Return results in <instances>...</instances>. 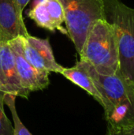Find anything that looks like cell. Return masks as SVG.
I'll use <instances>...</instances> for the list:
<instances>
[{
    "instance_id": "6da1fadb",
    "label": "cell",
    "mask_w": 134,
    "mask_h": 135,
    "mask_svg": "<svg viewBox=\"0 0 134 135\" xmlns=\"http://www.w3.org/2000/svg\"><path fill=\"white\" fill-rule=\"evenodd\" d=\"M79 55L80 61L88 63L101 74L112 75L119 70L118 48L115 31L106 19L94 23Z\"/></svg>"
},
{
    "instance_id": "7a4b0ae2",
    "label": "cell",
    "mask_w": 134,
    "mask_h": 135,
    "mask_svg": "<svg viewBox=\"0 0 134 135\" xmlns=\"http://www.w3.org/2000/svg\"><path fill=\"white\" fill-rule=\"evenodd\" d=\"M105 19L112 25L118 48L119 72L134 87V9L121 0H103Z\"/></svg>"
},
{
    "instance_id": "3957f363",
    "label": "cell",
    "mask_w": 134,
    "mask_h": 135,
    "mask_svg": "<svg viewBox=\"0 0 134 135\" xmlns=\"http://www.w3.org/2000/svg\"><path fill=\"white\" fill-rule=\"evenodd\" d=\"M62 4L70 39L78 54L96 21L105 19L103 0H58Z\"/></svg>"
},
{
    "instance_id": "277c9868",
    "label": "cell",
    "mask_w": 134,
    "mask_h": 135,
    "mask_svg": "<svg viewBox=\"0 0 134 135\" xmlns=\"http://www.w3.org/2000/svg\"><path fill=\"white\" fill-rule=\"evenodd\" d=\"M82 63L103 98L105 118L116 106L134 107V87L126 81L119 70L115 74L105 75L98 73L88 63L85 62Z\"/></svg>"
},
{
    "instance_id": "5b68a950",
    "label": "cell",
    "mask_w": 134,
    "mask_h": 135,
    "mask_svg": "<svg viewBox=\"0 0 134 135\" xmlns=\"http://www.w3.org/2000/svg\"><path fill=\"white\" fill-rule=\"evenodd\" d=\"M13 51L15 66L21 86L29 93L47 89L50 84L49 74L32 66L24 58L21 36L9 42Z\"/></svg>"
},
{
    "instance_id": "8992f818",
    "label": "cell",
    "mask_w": 134,
    "mask_h": 135,
    "mask_svg": "<svg viewBox=\"0 0 134 135\" xmlns=\"http://www.w3.org/2000/svg\"><path fill=\"white\" fill-rule=\"evenodd\" d=\"M23 53L26 60L36 69L48 73H61L63 66L59 65L54 56L49 39L32 36H21Z\"/></svg>"
},
{
    "instance_id": "52a82bcc",
    "label": "cell",
    "mask_w": 134,
    "mask_h": 135,
    "mask_svg": "<svg viewBox=\"0 0 134 135\" xmlns=\"http://www.w3.org/2000/svg\"><path fill=\"white\" fill-rule=\"evenodd\" d=\"M27 16L38 27L54 32L55 30L68 35L66 28L62 26L65 22L64 11L58 0H36Z\"/></svg>"
},
{
    "instance_id": "ba28073f",
    "label": "cell",
    "mask_w": 134,
    "mask_h": 135,
    "mask_svg": "<svg viewBox=\"0 0 134 135\" xmlns=\"http://www.w3.org/2000/svg\"><path fill=\"white\" fill-rule=\"evenodd\" d=\"M0 91L25 99L30 93L21 85L9 43H0Z\"/></svg>"
},
{
    "instance_id": "9c48e42d",
    "label": "cell",
    "mask_w": 134,
    "mask_h": 135,
    "mask_svg": "<svg viewBox=\"0 0 134 135\" xmlns=\"http://www.w3.org/2000/svg\"><path fill=\"white\" fill-rule=\"evenodd\" d=\"M28 35L22 13L14 0H0V43H9Z\"/></svg>"
},
{
    "instance_id": "30bf717a",
    "label": "cell",
    "mask_w": 134,
    "mask_h": 135,
    "mask_svg": "<svg viewBox=\"0 0 134 135\" xmlns=\"http://www.w3.org/2000/svg\"><path fill=\"white\" fill-rule=\"evenodd\" d=\"M60 74L76 85L83 89L89 95H91L102 107L103 106V98L96 89L92 78L85 70L82 62H77L74 66L70 68L63 67Z\"/></svg>"
},
{
    "instance_id": "8fae6325",
    "label": "cell",
    "mask_w": 134,
    "mask_h": 135,
    "mask_svg": "<svg viewBox=\"0 0 134 135\" xmlns=\"http://www.w3.org/2000/svg\"><path fill=\"white\" fill-rule=\"evenodd\" d=\"M16 97L17 96L12 95L6 93L5 99H4V103L7 104L9 109L10 110V112L12 114L13 120V135H32L28 130L24 127V125L22 123L21 120L20 119L18 114L17 112L16 109Z\"/></svg>"
},
{
    "instance_id": "7c38bea8",
    "label": "cell",
    "mask_w": 134,
    "mask_h": 135,
    "mask_svg": "<svg viewBox=\"0 0 134 135\" xmlns=\"http://www.w3.org/2000/svg\"><path fill=\"white\" fill-rule=\"evenodd\" d=\"M6 93L0 91V135H13V127L4 112Z\"/></svg>"
},
{
    "instance_id": "4fadbf2b",
    "label": "cell",
    "mask_w": 134,
    "mask_h": 135,
    "mask_svg": "<svg viewBox=\"0 0 134 135\" xmlns=\"http://www.w3.org/2000/svg\"><path fill=\"white\" fill-rule=\"evenodd\" d=\"M107 135H134V123L118 127H107Z\"/></svg>"
},
{
    "instance_id": "5bb4252c",
    "label": "cell",
    "mask_w": 134,
    "mask_h": 135,
    "mask_svg": "<svg viewBox=\"0 0 134 135\" xmlns=\"http://www.w3.org/2000/svg\"><path fill=\"white\" fill-rule=\"evenodd\" d=\"M30 0H14L17 7L18 9V10L22 13H23V9H24V7L26 6V5L29 2Z\"/></svg>"
}]
</instances>
